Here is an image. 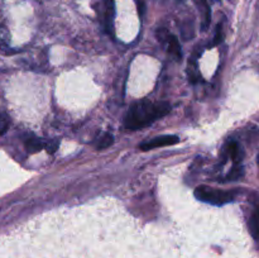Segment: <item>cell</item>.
Instances as JSON below:
<instances>
[{
	"instance_id": "6da1fadb",
	"label": "cell",
	"mask_w": 259,
	"mask_h": 258,
	"mask_svg": "<svg viewBox=\"0 0 259 258\" xmlns=\"http://www.w3.org/2000/svg\"><path fill=\"white\" fill-rule=\"evenodd\" d=\"M171 111L168 103H151L148 100L138 101L131 106L125 115L124 125L128 131L146 128L157 119L163 118Z\"/></svg>"
},
{
	"instance_id": "4fadbf2b",
	"label": "cell",
	"mask_w": 259,
	"mask_h": 258,
	"mask_svg": "<svg viewBox=\"0 0 259 258\" xmlns=\"http://www.w3.org/2000/svg\"><path fill=\"white\" fill-rule=\"evenodd\" d=\"M8 128H9V118L5 114H0V136H3Z\"/></svg>"
},
{
	"instance_id": "277c9868",
	"label": "cell",
	"mask_w": 259,
	"mask_h": 258,
	"mask_svg": "<svg viewBox=\"0 0 259 258\" xmlns=\"http://www.w3.org/2000/svg\"><path fill=\"white\" fill-rule=\"evenodd\" d=\"M180 139L177 136H161L156 137V138L151 139V141H147L144 143H142L139 146V148L142 151H149V149L158 148V147H166V146H172V144L179 143Z\"/></svg>"
},
{
	"instance_id": "3957f363",
	"label": "cell",
	"mask_w": 259,
	"mask_h": 258,
	"mask_svg": "<svg viewBox=\"0 0 259 258\" xmlns=\"http://www.w3.org/2000/svg\"><path fill=\"white\" fill-rule=\"evenodd\" d=\"M157 38L161 43H164L167 46V51L176 61H180L182 58V50L179 39L174 34H169L164 28L157 30Z\"/></svg>"
},
{
	"instance_id": "5bb4252c",
	"label": "cell",
	"mask_w": 259,
	"mask_h": 258,
	"mask_svg": "<svg viewBox=\"0 0 259 258\" xmlns=\"http://www.w3.org/2000/svg\"><path fill=\"white\" fill-rule=\"evenodd\" d=\"M58 146H60V141H58V139H52V141L50 142H46L45 148L47 149L48 153H55V152L57 151Z\"/></svg>"
},
{
	"instance_id": "5b68a950",
	"label": "cell",
	"mask_w": 259,
	"mask_h": 258,
	"mask_svg": "<svg viewBox=\"0 0 259 258\" xmlns=\"http://www.w3.org/2000/svg\"><path fill=\"white\" fill-rule=\"evenodd\" d=\"M225 149H227L228 154L232 157V159L235 162V163H239V162L242 161L243 152H242V149H240L239 144H238L237 142L230 141L229 143H228L227 148H225Z\"/></svg>"
},
{
	"instance_id": "ba28073f",
	"label": "cell",
	"mask_w": 259,
	"mask_h": 258,
	"mask_svg": "<svg viewBox=\"0 0 259 258\" xmlns=\"http://www.w3.org/2000/svg\"><path fill=\"white\" fill-rule=\"evenodd\" d=\"M113 142H114V138L110 133L101 134L100 138H98V141H96V144H95L96 149L108 148V147H110L111 144H113Z\"/></svg>"
},
{
	"instance_id": "7a4b0ae2",
	"label": "cell",
	"mask_w": 259,
	"mask_h": 258,
	"mask_svg": "<svg viewBox=\"0 0 259 258\" xmlns=\"http://www.w3.org/2000/svg\"><path fill=\"white\" fill-rule=\"evenodd\" d=\"M195 196L200 201L209 202L212 205H224L234 200V194L229 191L214 189L209 186H199L195 190Z\"/></svg>"
},
{
	"instance_id": "7c38bea8",
	"label": "cell",
	"mask_w": 259,
	"mask_h": 258,
	"mask_svg": "<svg viewBox=\"0 0 259 258\" xmlns=\"http://www.w3.org/2000/svg\"><path fill=\"white\" fill-rule=\"evenodd\" d=\"M243 176V167L240 166H237L234 167V168L232 169V171L229 172V175L227 176L228 180H232V181H234V180H238L240 179V177Z\"/></svg>"
},
{
	"instance_id": "30bf717a",
	"label": "cell",
	"mask_w": 259,
	"mask_h": 258,
	"mask_svg": "<svg viewBox=\"0 0 259 258\" xmlns=\"http://www.w3.org/2000/svg\"><path fill=\"white\" fill-rule=\"evenodd\" d=\"M10 43V33L5 25H0V48L5 50L9 47Z\"/></svg>"
},
{
	"instance_id": "52a82bcc",
	"label": "cell",
	"mask_w": 259,
	"mask_h": 258,
	"mask_svg": "<svg viewBox=\"0 0 259 258\" xmlns=\"http://www.w3.org/2000/svg\"><path fill=\"white\" fill-rule=\"evenodd\" d=\"M46 142H43L42 139L35 138V137H30V138L25 139V148L29 153H35V152H39L40 149L45 148Z\"/></svg>"
},
{
	"instance_id": "8fae6325",
	"label": "cell",
	"mask_w": 259,
	"mask_h": 258,
	"mask_svg": "<svg viewBox=\"0 0 259 258\" xmlns=\"http://www.w3.org/2000/svg\"><path fill=\"white\" fill-rule=\"evenodd\" d=\"M224 40V34H223V24H218L217 30H215V35H214V40H212L211 46H218Z\"/></svg>"
},
{
	"instance_id": "9a60e30c",
	"label": "cell",
	"mask_w": 259,
	"mask_h": 258,
	"mask_svg": "<svg viewBox=\"0 0 259 258\" xmlns=\"http://www.w3.org/2000/svg\"><path fill=\"white\" fill-rule=\"evenodd\" d=\"M250 228H252V232L259 237V212L253 215V218L250 219Z\"/></svg>"
},
{
	"instance_id": "2e32d148",
	"label": "cell",
	"mask_w": 259,
	"mask_h": 258,
	"mask_svg": "<svg viewBox=\"0 0 259 258\" xmlns=\"http://www.w3.org/2000/svg\"><path fill=\"white\" fill-rule=\"evenodd\" d=\"M258 162H259V157H258Z\"/></svg>"
},
{
	"instance_id": "9c48e42d",
	"label": "cell",
	"mask_w": 259,
	"mask_h": 258,
	"mask_svg": "<svg viewBox=\"0 0 259 258\" xmlns=\"http://www.w3.org/2000/svg\"><path fill=\"white\" fill-rule=\"evenodd\" d=\"M187 73H189V77H190V81H191L192 83H196L197 81L201 78V75H200L199 72V68H197V65L195 61H190L189 63V70H187Z\"/></svg>"
},
{
	"instance_id": "8992f818",
	"label": "cell",
	"mask_w": 259,
	"mask_h": 258,
	"mask_svg": "<svg viewBox=\"0 0 259 258\" xmlns=\"http://www.w3.org/2000/svg\"><path fill=\"white\" fill-rule=\"evenodd\" d=\"M201 28L202 30H206L211 22V9L206 0H201Z\"/></svg>"
}]
</instances>
